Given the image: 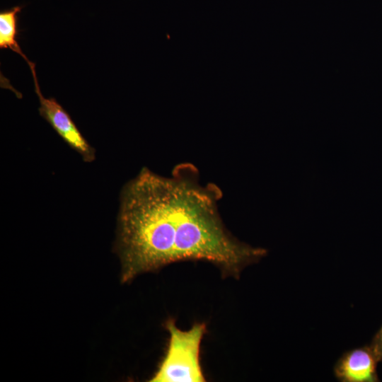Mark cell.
Segmentation results:
<instances>
[{
	"label": "cell",
	"mask_w": 382,
	"mask_h": 382,
	"mask_svg": "<svg viewBox=\"0 0 382 382\" xmlns=\"http://www.w3.org/2000/svg\"><path fill=\"white\" fill-rule=\"evenodd\" d=\"M379 362L382 361V325L369 344Z\"/></svg>",
	"instance_id": "obj_6"
},
{
	"label": "cell",
	"mask_w": 382,
	"mask_h": 382,
	"mask_svg": "<svg viewBox=\"0 0 382 382\" xmlns=\"http://www.w3.org/2000/svg\"><path fill=\"white\" fill-rule=\"evenodd\" d=\"M33 77L35 93L39 98V113L54 129L58 135L76 151L86 163L96 158V150L81 133L71 116L54 98H45L40 88L35 64L28 62Z\"/></svg>",
	"instance_id": "obj_3"
},
{
	"label": "cell",
	"mask_w": 382,
	"mask_h": 382,
	"mask_svg": "<svg viewBox=\"0 0 382 382\" xmlns=\"http://www.w3.org/2000/svg\"><path fill=\"white\" fill-rule=\"evenodd\" d=\"M222 190L203 184L192 163L175 166L169 176L143 167L122 187L115 249L122 283L182 261H206L224 277L239 278L261 256L233 236L219 211Z\"/></svg>",
	"instance_id": "obj_1"
},
{
	"label": "cell",
	"mask_w": 382,
	"mask_h": 382,
	"mask_svg": "<svg viewBox=\"0 0 382 382\" xmlns=\"http://www.w3.org/2000/svg\"><path fill=\"white\" fill-rule=\"evenodd\" d=\"M379 363L369 345L344 352L333 367L334 375L340 382H377Z\"/></svg>",
	"instance_id": "obj_4"
},
{
	"label": "cell",
	"mask_w": 382,
	"mask_h": 382,
	"mask_svg": "<svg viewBox=\"0 0 382 382\" xmlns=\"http://www.w3.org/2000/svg\"><path fill=\"white\" fill-rule=\"evenodd\" d=\"M170 338L166 354L151 382H204L200 365L202 340L206 332L204 323H195L186 331L180 330L173 320L166 323Z\"/></svg>",
	"instance_id": "obj_2"
},
{
	"label": "cell",
	"mask_w": 382,
	"mask_h": 382,
	"mask_svg": "<svg viewBox=\"0 0 382 382\" xmlns=\"http://www.w3.org/2000/svg\"><path fill=\"white\" fill-rule=\"evenodd\" d=\"M22 6H16L0 12V47L9 49L20 54L28 62L29 60L21 51L18 43V15Z\"/></svg>",
	"instance_id": "obj_5"
}]
</instances>
